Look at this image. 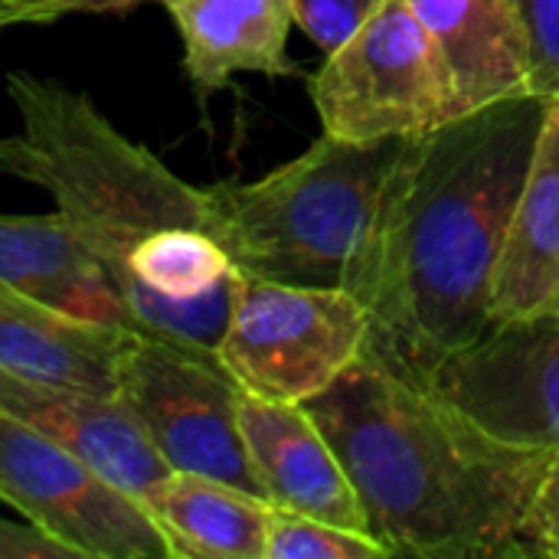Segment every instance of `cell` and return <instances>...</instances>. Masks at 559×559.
Masks as SVG:
<instances>
[{"label": "cell", "instance_id": "obj_10", "mask_svg": "<svg viewBox=\"0 0 559 559\" xmlns=\"http://www.w3.org/2000/svg\"><path fill=\"white\" fill-rule=\"evenodd\" d=\"M0 413L62 445L141 504L170 478V465L118 396L33 380L0 367Z\"/></svg>", "mask_w": 559, "mask_h": 559}, {"label": "cell", "instance_id": "obj_7", "mask_svg": "<svg viewBox=\"0 0 559 559\" xmlns=\"http://www.w3.org/2000/svg\"><path fill=\"white\" fill-rule=\"evenodd\" d=\"M367 334L370 318L354 292L285 285L239 272L216 357L246 393L308 403L364 354Z\"/></svg>", "mask_w": 559, "mask_h": 559}, {"label": "cell", "instance_id": "obj_18", "mask_svg": "<svg viewBox=\"0 0 559 559\" xmlns=\"http://www.w3.org/2000/svg\"><path fill=\"white\" fill-rule=\"evenodd\" d=\"M390 547L370 534L305 518L272 504L265 559H390Z\"/></svg>", "mask_w": 559, "mask_h": 559}, {"label": "cell", "instance_id": "obj_25", "mask_svg": "<svg viewBox=\"0 0 559 559\" xmlns=\"http://www.w3.org/2000/svg\"><path fill=\"white\" fill-rule=\"evenodd\" d=\"M7 3H13V7H16V13H20V20H23V23H33V13H29L26 0H7Z\"/></svg>", "mask_w": 559, "mask_h": 559}, {"label": "cell", "instance_id": "obj_14", "mask_svg": "<svg viewBox=\"0 0 559 559\" xmlns=\"http://www.w3.org/2000/svg\"><path fill=\"white\" fill-rule=\"evenodd\" d=\"M0 282L69 318L131 328L105 265L59 216H0Z\"/></svg>", "mask_w": 559, "mask_h": 559}, {"label": "cell", "instance_id": "obj_17", "mask_svg": "<svg viewBox=\"0 0 559 559\" xmlns=\"http://www.w3.org/2000/svg\"><path fill=\"white\" fill-rule=\"evenodd\" d=\"M174 559H265L272 501L190 472L170 478L144 504Z\"/></svg>", "mask_w": 559, "mask_h": 559}, {"label": "cell", "instance_id": "obj_13", "mask_svg": "<svg viewBox=\"0 0 559 559\" xmlns=\"http://www.w3.org/2000/svg\"><path fill=\"white\" fill-rule=\"evenodd\" d=\"M559 305V98H547L491 288V321L554 314Z\"/></svg>", "mask_w": 559, "mask_h": 559}, {"label": "cell", "instance_id": "obj_9", "mask_svg": "<svg viewBox=\"0 0 559 559\" xmlns=\"http://www.w3.org/2000/svg\"><path fill=\"white\" fill-rule=\"evenodd\" d=\"M488 436L559 455V314L495 324L429 383Z\"/></svg>", "mask_w": 559, "mask_h": 559}, {"label": "cell", "instance_id": "obj_6", "mask_svg": "<svg viewBox=\"0 0 559 559\" xmlns=\"http://www.w3.org/2000/svg\"><path fill=\"white\" fill-rule=\"evenodd\" d=\"M115 373V396L170 472L206 475L265 498L239 432L242 386L213 350L128 328Z\"/></svg>", "mask_w": 559, "mask_h": 559}, {"label": "cell", "instance_id": "obj_8", "mask_svg": "<svg viewBox=\"0 0 559 559\" xmlns=\"http://www.w3.org/2000/svg\"><path fill=\"white\" fill-rule=\"evenodd\" d=\"M0 501L72 557L174 559L138 498L7 413H0Z\"/></svg>", "mask_w": 559, "mask_h": 559}, {"label": "cell", "instance_id": "obj_3", "mask_svg": "<svg viewBox=\"0 0 559 559\" xmlns=\"http://www.w3.org/2000/svg\"><path fill=\"white\" fill-rule=\"evenodd\" d=\"M7 95L20 131L0 138V174L52 197L56 213L105 265L134 328L131 252L170 226L210 233V190L177 177L154 151L121 134L85 92L59 79L16 69L7 75Z\"/></svg>", "mask_w": 559, "mask_h": 559}, {"label": "cell", "instance_id": "obj_2", "mask_svg": "<svg viewBox=\"0 0 559 559\" xmlns=\"http://www.w3.org/2000/svg\"><path fill=\"white\" fill-rule=\"evenodd\" d=\"M301 406L334 445L370 534L393 557H527V508L554 455L488 436L439 393L367 354Z\"/></svg>", "mask_w": 559, "mask_h": 559}, {"label": "cell", "instance_id": "obj_4", "mask_svg": "<svg viewBox=\"0 0 559 559\" xmlns=\"http://www.w3.org/2000/svg\"><path fill=\"white\" fill-rule=\"evenodd\" d=\"M409 138L321 134L301 157L252 183L210 190L213 236L252 278L357 292L383 190Z\"/></svg>", "mask_w": 559, "mask_h": 559}, {"label": "cell", "instance_id": "obj_1", "mask_svg": "<svg viewBox=\"0 0 559 559\" xmlns=\"http://www.w3.org/2000/svg\"><path fill=\"white\" fill-rule=\"evenodd\" d=\"M544 108L521 95L406 141L354 292L370 318L367 357L429 386L495 328V269Z\"/></svg>", "mask_w": 559, "mask_h": 559}, {"label": "cell", "instance_id": "obj_20", "mask_svg": "<svg viewBox=\"0 0 559 559\" xmlns=\"http://www.w3.org/2000/svg\"><path fill=\"white\" fill-rule=\"evenodd\" d=\"M531 36L534 92L559 98V0H514Z\"/></svg>", "mask_w": 559, "mask_h": 559}, {"label": "cell", "instance_id": "obj_23", "mask_svg": "<svg viewBox=\"0 0 559 559\" xmlns=\"http://www.w3.org/2000/svg\"><path fill=\"white\" fill-rule=\"evenodd\" d=\"M138 3H147V0H26L29 13H33V23L39 20H52V16H62V13H105V10H131Z\"/></svg>", "mask_w": 559, "mask_h": 559}, {"label": "cell", "instance_id": "obj_19", "mask_svg": "<svg viewBox=\"0 0 559 559\" xmlns=\"http://www.w3.org/2000/svg\"><path fill=\"white\" fill-rule=\"evenodd\" d=\"M377 3L380 0H292V13L305 36H311V43L331 56L364 26Z\"/></svg>", "mask_w": 559, "mask_h": 559}, {"label": "cell", "instance_id": "obj_11", "mask_svg": "<svg viewBox=\"0 0 559 559\" xmlns=\"http://www.w3.org/2000/svg\"><path fill=\"white\" fill-rule=\"evenodd\" d=\"M239 432L252 472L275 508L370 534L367 511L334 445L301 403L262 400L242 390Z\"/></svg>", "mask_w": 559, "mask_h": 559}, {"label": "cell", "instance_id": "obj_26", "mask_svg": "<svg viewBox=\"0 0 559 559\" xmlns=\"http://www.w3.org/2000/svg\"><path fill=\"white\" fill-rule=\"evenodd\" d=\"M554 314H559V305H557V311H554Z\"/></svg>", "mask_w": 559, "mask_h": 559}, {"label": "cell", "instance_id": "obj_22", "mask_svg": "<svg viewBox=\"0 0 559 559\" xmlns=\"http://www.w3.org/2000/svg\"><path fill=\"white\" fill-rule=\"evenodd\" d=\"M72 559V554L33 527H16L0 518V559Z\"/></svg>", "mask_w": 559, "mask_h": 559}, {"label": "cell", "instance_id": "obj_15", "mask_svg": "<svg viewBox=\"0 0 559 559\" xmlns=\"http://www.w3.org/2000/svg\"><path fill=\"white\" fill-rule=\"evenodd\" d=\"M160 3L183 43L190 82L210 95L239 72L298 75L288 56L295 23L292 0H154Z\"/></svg>", "mask_w": 559, "mask_h": 559}, {"label": "cell", "instance_id": "obj_21", "mask_svg": "<svg viewBox=\"0 0 559 559\" xmlns=\"http://www.w3.org/2000/svg\"><path fill=\"white\" fill-rule=\"evenodd\" d=\"M524 554L559 559V455L550 459L524 521Z\"/></svg>", "mask_w": 559, "mask_h": 559}, {"label": "cell", "instance_id": "obj_16", "mask_svg": "<svg viewBox=\"0 0 559 559\" xmlns=\"http://www.w3.org/2000/svg\"><path fill=\"white\" fill-rule=\"evenodd\" d=\"M124 331L69 318L0 282V367L10 373L115 396Z\"/></svg>", "mask_w": 559, "mask_h": 559}, {"label": "cell", "instance_id": "obj_5", "mask_svg": "<svg viewBox=\"0 0 559 559\" xmlns=\"http://www.w3.org/2000/svg\"><path fill=\"white\" fill-rule=\"evenodd\" d=\"M324 134L416 138L459 118L452 75L409 0H380L364 26L308 79Z\"/></svg>", "mask_w": 559, "mask_h": 559}, {"label": "cell", "instance_id": "obj_12", "mask_svg": "<svg viewBox=\"0 0 559 559\" xmlns=\"http://www.w3.org/2000/svg\"><path fill=\"white\" fill-rule=\"evenodd\" d=\"M452 75L459 118L537 95L527 23L514 0H409Z\"/></svg>", "mask_w": 559, "mask_h": 559}, {"label": "cell", "instance_id": "obj_24", "mask_svg": "<svg viewBox=\"0 0 559 559\" xmlns=\"http://www.w3.org/2000/svg\"><path fill=\"white\" fill-rule=\"evenodd\" d=\"M10 23H23V20H20V13H16L13 3L0 0V33H3V26H10Z\"/></svg>", "mask_w": 559, "mask_h": 559}]
</instances>
